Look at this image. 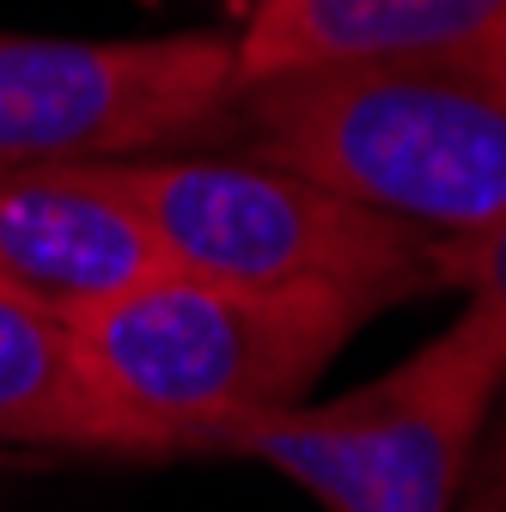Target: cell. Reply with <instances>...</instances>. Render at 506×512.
Listing matches in <instances>:
<instances>
[{"label":"cell","instance_id":"10","mask_svg":"<svg viewBox=\"0 0 506 512\" xmlns=\"http://www.w3.org/2000/svg\"><path fill=\"white\" fill-rule=\"evenodd\" d=\"M458 512H506V427L482 433L470 476H464V494H458Z\"/></svg>","mask_w":506,"mask_h":512},{"label":"cell","instance_id":"6","mask_svg":"<svg viewBox=\"0 0 506 512\" xmlns=\"http://www.w3.org/2000/svg\"><path fill=\"white\" fill-rule=\"evenodd\" d=\"M153 275L165 256L104 165L0 177V293L80 324Z\"/></svg>","mask_w":506,"mask_h":512},{"label":"cell","instance_id":"2","mask_svg":"<svg viewBox=\"0 0 506 512\" xmlns=\"http://www.w3.org/2000/svg\"><path fill=\"white\" fill-rule=\"evenodd\" d=\"M378 305L330 287H244L165 269L98 311L74 336L153 458L214 452L238 421L305 403Z\"/></svg>","mask_w":506,"mask_h":512},{"label":"cell","instance_id":"1","mask_svg":"<svg viewBox=\"0 0 506 512\" xmlns=\"http://www.w3.org/2000/svg\"><path fill=\"white\" fill-rule=\"evenodd\" d=\"M220 141L427 238L506 220V25L378 61L244 80Z\"/></svg>","mask_w":506,"mask_h":512},{"label":"cell","instance_id":"5","mask_svg":"<svg viewBox=\"0 0 506 512\" xmlns=\"http://www.w3.org/2000/svg\"><path fill=\"white\" fill-rule=\"evenodd\" d=\"M232 98L238 31H0V177L220 147Z\"/></svg>","mask_w":506,"mask_h":512},{"label":"cell","instance_id":"3","mask_svg":"<svg viewBox=\"0 0 506 512\" xmlns=\"http://www.w3.org/2000/svg\"><path fill=\"white\" fill-rule=\"evenodd\" d=\"M165 269L244 287H330L391 311L439 281V238L257 153L189 147L104 159Z\"/></svg>","mask_w":506,"mask_h":512},{"label":"cell","instance_id":"7","mask_svg":"<svg viewBox=\"0 0 506 512\" xmlns=\"http://www.w3.org/2000/svg\"><path fill=\"white\" fill-rule=\"evenodd\" d=\"M506 25V0H257L238 25V86L330 61L470 43Z\"/></svg>","mask_w":506,"mask_h":512},{"label":"cell","instance_id":"4","mask_svg":"<svg viewBox=\"0 0 506 512\" xmlns=\"http://www.w3.org/2000/svg\"><path fill=\"white\" fill-rule=\"evenodd\" d=\"M506 391V317L464 299L409 360L324 403L238 421L214 452L281 470L324 512H458L470 458Z\"/></svg>","mask_w":506,"mask_h":512},{"label":"cell","instance_id":"11","mask_svg":"<svg viewBox=\"0 0 506 512\" xmlns=\"http://www.w3.org/2000/svg\"><path fill=\"white\" fill-rule=\"evenodd\" d=\"M244 7H257V0H244Z\"/></svg>","mask_w":506,"mask_h":512},{"label":"cell","instance_id":"8","mask_svg":"<svg viewBox=\"0 0 506 512\" xmlns=\"http://www.w3.org/2000/svg\"><path fill=\"white\" fill-rule=\"evenodd\" d=\"M0 445L153 458L147 433L98 384L68 317L0 293Z\"/></svg>","mask_w":506,"mask_h":512},{"label":"cell","instance_id":"9","mask_svg":"<svg viewBox=\"0 0 506 512\" xmlns=\"http://www.w3.org/2000/svg\"><path fill=\"white\" fill-rule=\"evenodd\" d=\"M439 281L458 287L464 299L506 317V220L470 232V238H439Z\"/></svg>","mask_w":506,"mask_h":512}]
</instances>
